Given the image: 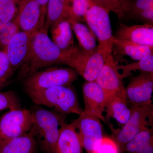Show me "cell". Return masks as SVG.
<instances>
[{"label": "cell", "mask_w": 153, "mask_h": 153, "mask_svg": "<svg viewBox=\"0 0 153 153\" xmlns=\"http://www.w3.org/2000/svg\"><path fill=\"white\" fill-rule=\"evenodd\" d=\"M45 27L36 32L30 56L22 67L19 76L26 78L39 71L56 64H65V52L52 41Z\"/></svg>", "instance_id": "obj_1"}, {"label": "cell", "mask_w": 153, "mask_h": 153, "mask_svg": "<svg viewBox=\"0 0 153 153\" xmlns=\"http://www.w3.org/2000/svg\"><path fill=\"white\" fill-rule=\"evenodd\" d=\"M31 111L33 119L32 129L41 150L45 153H56L60 130L66 123V114L41 107Z\"/></svg>", "instance_id": "obj_2"}, {"label": "cell", "mask_w": 153, "mask_h": 153, "mask_svg": "<svg viewBox=\"0 0 153 153\" xmlns=\"http://www.w3.org/2000/svg\"><path fill=\"white\" fill-rule=\"evenodd\" d=\"M26 92L34 103L47 106L59 113L79 115L83 112L76 92L70 85L55 86L44 90H27Z\"/></svg>", "instance_id": "obj_3"}, {"label": "cell", "mask_w": 153, "mask_h": 153, "mask_svg": "<svg viewBox=\"0 0 153 153\" xmlns=\"http://www.w3.org/2000/svg\"><path fill=\"white\" fill-rule=\"evenodd\" d=\"M112 52L99 45L93 53L74 46L65 52V64L74 69L87 82L94 81Z\"/></svg>", "instance_id": "obj_4"}, {"label": "cell", "mask_w": 153, "mask_h": 153, "mask_svg": "<svg viewBox=\"0 0 153 153\" xmlns=\"http://www.w3.org/2000/svg\"><path fill=\"white\" fill-rule=\"evenodd\" d=\"M131 113L122 128L114 130L113 139L118 145L122 153L126 145L143 131L153 128L152 103L140 105H131Z\"/></svg>", "instance_id": "obj_5"}, {"label": "cell", "mask_w": 153, "mask_h": 153, "mask_svg": "<svg viewBox=\"0 0 153 153\" xmlns=\"http://www.w3.org/2000/svg\"><path fill=\"white\" fill-rule=\"evenodd\" d=\"M77 73L71 67H52L38 71L26 77L25 89L41 90L58 86L70 85L76 80Z\"/></svg>", "instance_id": "obj_6"}, {"label": "cell", "mask_w": 153, "mask_h": 153, "mask_svg": "<svg viewBox=\"0 0 153 153\" xmlns=\"http://www.w3.org/2000/svg\"><path fill=\"white\" fill-rule=\"evenodd\" d=\"M33 123L31 110L21 108L10 110L0 118V144L28 133Z\"/></svg>", "instance_id": "obj_7"}, {"label": "cell", "mask_w": 153, "mask_h": 153, "mask_svg": "<svg viewBox=\"0 0 153 153\" xmlns=\"http://www.w3.org/2000/svg\"><path fill=\"white\" fill-rule=\"evenodd\" d=\"M109 12L94 4L85 14V21L98 40V45L112 52L115 37L113 36Z\"/></svg>", "instance_id": "obj_8"}, {"label": "cell", "mask_w": 153, "mask_h": 153, "mask_svg": "<svg viewBox=\"0 0 153 153\" xmlns=\"http://www.w3.org/2000/svg\"><path fill=\"white\" fill-rule=\"evenodd\" d=\"M71 124L83 149L87 153H93L96 145L104 136L100 120L83 111Z\"/></svg>", "instance_id": "obj_9"}, {"label": "cell", "mask_w": 153, "mask_h": 153, "mask_svg": "<svg viewBox=\"0 0 153 153\" xmlns=\"http://www.w3.org/2000/svg\"><path fill=\"white\" fill-rule=\"evenodd\" d=\"M47 9L34 0H22L13 22L20 31L37 32L45 27Z\"/></svg>", "instance_id": "obj_10"}, {"label": "cell", "mask_w": 153, "mask_h": 153, "mask_svg": "<svg viewBox=\"0 0 153 153\" xmlns=\"http://www.w3.org/2000/svg\"><path fill=\"white\" fill-rule=\"evenodd\" d=\"M153 91V73H141L125 88L126 99L133 106L151 104Z\"/></svg>", "instance_id": "obj_11"}, {"label": "cell", "mask_w": 153, "mask_h": 153, "mask_svg": "<svg viewBox=\"0 0 153 153\" xmlns=\"http://www.w3.org/2000/svg\"><path fill=\"white\" fill-rule=\"evenodd\" d=\"M37 32L19 31L4 49L13 69L22 67L28 60L33 38Z\"/></svg>", "instance_id": "obj_12"}, {"label": "cell", "mask_w": 153, "mask_h": 153, "mask_svg": "<svg viewBox=\"0 0 153 153\" xmlns=\"http://www.w3.org/2000/svg\"><path fill=\"white\" fill-rule=\"evenodd\" d=\"M117 65L112 53L110 54L94 80L104 90L107 97L125 93V88L118 69Z\"/></svg>", "instance_id": "obj_13"}, {"label": "cell", "mask_w": 153, "mask_h": 153, "mask_svg": "<svg viewBox=\"0 0 153 153\" xmlns=\"http://www.w3.org/2000/svg\"><path fill=\"white\" fill-rule=\"evenodd\" d=\"M85 109L84 111L105 122V105L107 96L104 90L95 81L86 82L82 87Z\"/></svg>", "instance_id": "obj_14"}, {"label": "cell", "mask_w": 153, "mask_h": 153, "mask_svg": "<svg viewBox=\"0 0 153 153\" xmlns=\"http://www.w3.org/2000/svg\"><path fill=\"white\" fill-rule=\"evenodd\" d=\"M117 39L153 48V26L151 24L128 26L122 25L116 36Z\"/></svg>", "instance_id": "obj_15"}, {"label": "cell", "mask_w": 153, "mask_h": 153, "mask_svg": "<svg viewBox=\"0 0 153 153\" xmlns=\"http://www.w3.org/2000/svg\"><path fill=\"white\" fill-rule=\"evenodd\" d=\"M128 103L125 93L107 97L105 105V117L108 120L113 118L121 124H125L131 113V107H129Z\"/></svg>", "instance_id": "obj_16"}, {"label": "cell", "mask_w": 153, "mask_h": 153, "mask_svg": "<svg viewBox=\"0 0 153 153\" xmlns=\"http://www.w3.org/2000/svg\"><path fill=\"white\" fill-rule=\"evenodd\" d=\"M78 134L71 124L63 125L56 145V153H83Z\"/></svg>", "instance_id": "obj_17"}, {"label": "cell", "mask_w": 153, "mask_h": 153, "mask_svg": "<svg viewBox=\"0 0 153 153\" xmlns=\"http://www.w3.org/2000/svg\"><path fill=\"white\" fill-rule=\"evenodd\" d=\"M36 141L33 129L22 136L0 144V153H35Z\"/></svg>", "instance_id": "obj_18"}, {"label": "cell", "mask_w": 153, "mask_h": 153, "mask_svg": "<svg viewBox=\"0 0 153 153\" xmlns=\"http://www.w3.org/2000/svg\"><path fill=\"white\" fill-rule=\"evenodd\" d=\"M71 18L73 19L69 0L48 1L45 24L46 30L59 22L68 21Z\"/></svg>", "instance_id": "obj_19"}, {"label": "cell", "mask_w": 153, "mask_h": 153, "mask_svg": "<svg viewBox=\"0 0 153 153\" xmlns=\"http://www.w3.org/2000/svg\"><path fill=\"white\" fill-rule=\"evenodd\" d=\"M113 47L120 55L128 56L134 60H142L153 55V48L142 46L115 38Z\"/></svg>", "instance_id": "obj_20"}, {"label": "cell", "mask_w": 153, "mask_h": 153, "mask_svg": "<svg viewBox=\"0 0 153 153\" xmlns=\"http://www.w3.org/2000/svg\"><path fill=\"white\" fill-rule=\"evenodd\" d=\"M72 31L70 22L66 20L57 23L51 28L52 41L63 52L74 46Z\"/></svg>", "instance_id": "obj_21"}, {"label": "cell", "mask_w": 153, "mask_h": 153, "mask_svg": "<svg viewBox=\"0 0 153 153\" xmlns=\"http://www.w3.org/2000/svg\"><path fill=\"white\" fill-rule=\"evenodd\" d=\"M68 21L78 40L79 47L88 53L95 52L98 45L97 44L96 37L90 28L72 18Z\"/></svg>", "instance_id": "obj_22"}, {"label": "cell", "mask_w": 153, "mask_h": 153, "mask_svg": "<svg viewBox=\"0 0 153 153\" xmlns=\"http://www.w3.org/2000/svg\"><path fill=\"white\" fill-rule=\"evenodd\" d=\"M128 153H153V128L143 131L126 145Z\"/></svg>", "instance_id": "obj_23"}, {"label": "cell", "mask_w": 153, "mask_h": 153, "mask_svg": "<svg viewBox=\"0 0 153 153\" xmlns=\"http://www.w3.org/2000/svg\"><path fill=\"white\" fill-rule=\"evenodd\" d=\"M128 17L153 25V0H133Z\"/></svg>", "instance_id": "obj_24"}, {"label": "cell", "mask_w": 153, "mask_h": 153, "mask_svg": "<svg viewBox=\"0 0 153 153\" xmlns=\"http://www.w3.org/2000/svg\"><path fill=\"white\" fill-rule=\"evenodd\" d=\"M96 5L113 13L119 20L128 17L131 5L133 0H91Z\"/></svg>", "instance_id": "obj_25"}, {"label": "cell", "mask_w": 153, "mask_h": 153, "mask_svg": "<svg viewBox=\"0 0 153 153\" xmlns=\"http://www.w3.org/2000/svg\"><path fill=\"white\" fill-rule=\"evenodd\" d=\"M118 70H121L120 73L122 79L126 78L132 74V72L137 71L141 73H153V55L136 62L126 65H117Z\"/></svg>", "instance_id": "obj_26"}, {"label": "cell", "mask_w": 153, "mask_h": 153, "mask_svg": "<svg viewBox=\"0 0 153 153\" xmlns=\"http://www.w3.org/2000/svg\"><path fill=\"white\" fill-rule=\"evenodd\" d=\"M22 0H0V21L13 22Z\"/></svg>", "instance_id": "obj_27"}, {"label": "cell", "mask_w": 153, "mask_h": 153, "mask_svg": "<svg viewBox=\"0 0 153 153\" xmlns=\"http://www.w3.org/2000/svg\"><path fill=\"white\" fill-rule=\"evenodd\" d=\"M20 31L15 22L0 21V51H4L12 38Z\"/></svg>", "instance_id": "obj_28"}, {"label": "cell", "mask_w": 153, "mask_h": 153, "mask_svg": "<svg viewBox=\"0 0 153 153\" xmlns=\"http://www.w3.org/2000/svg\"><path fill=\"white\" fill-rule=\"evenodd\" d=\"M73 19L77 22H84L85 14L94 4L91 0H69Z\"/></svg>", "instance_id": "obj_29"}, {"label": "cell", "mask_w": 153, "mask_h": 153, "mask_svg": "<svg viewBox=\"0 0 153 153\" xmlns=\"http://www.w3.org/2000/svg\"><path fill=\"white\" fill-rule=\"evenodd\" d=\"M20 108V100L13 91L10 90L5 92H0V111Z\"/></svg>", "instance_id": "obj_30"}, {"label": "cell", "mask_w": 153, "mask_h": 153, "mask_svg": "<svg viewBox=\"0 0 153 153\" xmlns=\"http://www.w3.org/2000/svg\"><path fill=\"white\" fill-rule=\"evenodd\" d=\"M93 153H122L120 148L113 138L103 137L96 145Z\"/></svg>", "instance_id": "obj_31"}, {"label": "cell", "mask_w": 153, "mask_h": 153, "mask_svg": "<svg viewBox=\"0 0 153 153\" xmlns=\"http://www.w3.org/2000/svg\"><path fill=\"white\" fill-rule=\"evenodd\" d=\"M13 72L7 54L4 51H0V81L7 82Z\"/></svg>", "instance_id": "obj_32"}, {"label": "cell", "mask_w": 153, "mask_h": 153, "mask_svg": "<svg viewBox=\"0 0 153 153\" xmlns=\"http://www.w3.org/2000/svg\"><path fill=\"white\" fill-rule=\"evenodd\" d=\"M41 6L47 9V5L49 0H34Z\"/></svg>", "instance_id": "obj_33"}, {"label": "cell", "mask_w": 153, "mask_h": 153, "mask_svg": "<svg viewBox=\"0 0 153 153\" xmlns=\"http://www.w3.org/2000/svg\"><path fill=\"white\" fill-rule=\"evenodd\" d=\"M7 82H4L0 81V89L2 88L3 87H4L5 85H7Z\"/></svg>", "instance_id": "obj_34"}]
</instances>
